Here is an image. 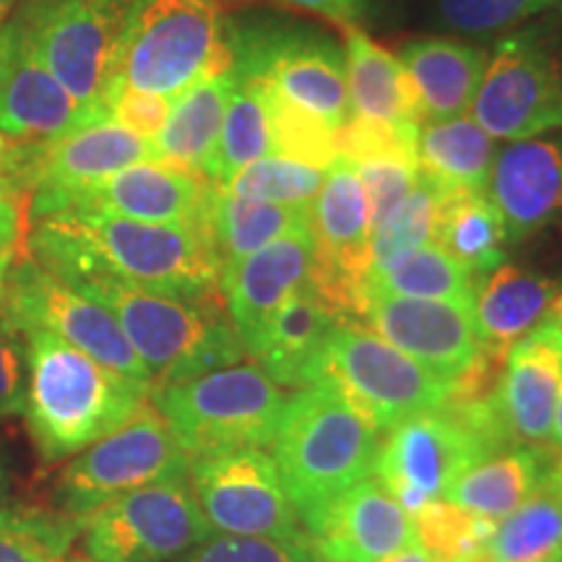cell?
Masks as SVG:
<instances>
[{
    "label": "cell",
    "mask_w": 562,
    "mask_h": 562,
    "mask_svg": "<svg viewBox=\"0 0 562 562\" xmlns=\"http://www.w3.org/2000/svg\"><path fill=\"white\" fill-rule=\"evenodd\" d=\"M547 451L552 456L562 453V385H560V396H558V406H554V419H552V432H550V442H547Z\"/></svg>",
    "instance_id": "49"
},
{
    "label": "cell",
    "mask_w": 562,
    "mask_h": 562,
    "mask_svg": "<svg viewBox=\"0 0 562 562\" xmlns=\"http://www.w3.org/2000/svg\"><path fill=\"white\" fill-rule=\"evenodd\" d=\"M235 68L261 81L284 110L339 133L351 121L347 58L339 42L313 26L277 19L232 26Z\"/></svg>",
    "instance_id": "6"
},
{
    "label": "cell",
    "mask_w": 562,
    "mask_h": 562,
    "mask_svg": "<svg viewBox=\"0 0 562 562\" xmlns=\"http://www.w3.org/2000/svg\"><path fill=\"white\" fill-rule=\"evenodd\" d=\"M435 243L480 281L505 263V252L510 248L501 216L482 191H453L446 195Z\"/></svg>",
    "instance_id": "34"
},
{
    "label": "cell",
    "mask_w": 562,
    "mask_h": 562,
    "mask_svg": "<svg viewBox=\"0 0 562 562\" xmlns=\"http://www.w3.org/2000/svg\"><path fill=\"white\" fill-rule=\"evenodd\" d=\"M326 170L311 161L297 157H284V154H273V157L258 159L235 175V178L224 182V191L243 195V199L281 203V206L294 209H311L315 195H318Z\"/></svg>",
    "instance_id": "39"
},
{
    "label": "cell",
    "mask_w": 562,
    "mask_h": 562,
    "mask_svg": "<svg viewBox=\"0 0 562 562\" xmlns=\"http://www.w3.org/2000/svg\"><path fill=\"white\" fill-rule=\"evenodd\" d=\"M154 404L188 459L271 448L286 396L261 364H229L154 389Z\"/></svg>",
    "instance_id": "7"
},
{
    "label": "cell",
    "mask_w": 562,
    "mask_h": 562,
    "mask_svg": "<svg viewBox=\"0 0 562 562\" xmlns=\"http://www.w3.org/2000/svg\"><path fill=\"white\" fill-rule=\"evenodd\" d=\"M26 252L60 279L104 273L172 297L222 294L220 256L211 232L201 227L66 209L30 222Z\"/></svg>",
    "instance_id": "1"
},
{
    "label": "cell",
    "mask_w": 562,
    "mask_h": 562,
    "mask_svg": "<svg viewBox=\"0 0 562 562\" xmlns=\"http://www.w3.org/2000/svg\"><path fill=\"white\" fill-rule=\"evenodd\" d=\"M40 60L16 21L0 32V133L13 144H45L94 121Z\"/></svg>",
    "instance_id": "20"
},
{
    "label": "cell",
    "mask_w": 562,
    "mask_h": 562,
    "mask_svg": "<svg viewBox=\"0 0 562 562\" xmlns=\"http://www.w3.org/2000/svg\"><path fill=\"white\" fill-rule=\"evenodd\" d=\"M552 453L539 446H513L474 463L446 492V501L501 524L542 487Z\"/></svg>",
    "instance_id": "29"
},
{
    "label": "cell",
    "mask_w": 562,
    "mask_h": 562,
    "mask_svg": "<svg viewBox=\"0 0 562 562\" xmlns=\"http://www.w3.org/2000/svg\"><path fill=\"white\" fill-rule=\"evenodd\" d=\"M149 159H154L149 138L102 115L45 144H16L9 188L30 199V216L45 203Z\"/></svg>",
    "instance_id": "15"
},
{
    "label": "cell",
    "mask_w": 562,
    "mask_h": 562,
    "mask_svg": "<svg viewBox=\"0 0 562 562\" xmlns=\"http://www.w3.org/2000/svg\"><path fill=\"white\" fill-rule=\"evenodd\" d=\"M476 290H480V279L461 261H456L451 252L442 250L438 243L422 245L383 269L370 271L364 281V294L442 300L472 307V311Z\"/></svg>",
    "instance_id": "33"
},
{
    "label": "cell",
    "mask_w": 562,
    "mask_h": 562,
    "mask_svg": "<svg viewBox=\"0 0 562 562\" xmlns=\"http://www.w3.org/2000/svg\"><path fill=\"white\" fill-rule=\"evenodd\" d=\"M26 209H30L26 195L0 186V250L19 248V240L24 237L26 224H30Z\"/></svg>",
    "instance_id": "45"
},
{
    "label": "cell",
    "mask_w": 562,
    "mask_h": 562,
    "mask_svg": "<svg viewBox=\"0 0 562 562\" xmlns=\"http://www.w3.org/2000/svg\"><path fill=\"white\" fill-rule=\"evenodd\" d=\"M484 195L501 216L508 245L542 232L562 214V131L508 140L497 149Z\"/></svg>",
    "instance_id": "23"
},
{
    "label": "cell",
    "mask_w": 562,
    "mask_h": 562,
    "mask_svg": "<svg viewBox=\"0 0 562 562\" xmlns=\"http://www.w3.org/2000/svg\"><path fill=\"white\" fill-rule=\"evenodd\" d=\"M140 0H19L13 21L81 108L104 112L112 68Z\"/></svg>",
    "instance_id": "10"
},
{
    "label": "cell",
    "mask_w": 562,
    "mask_h": 562,
    "mask_svg": "<svg viewBox=\"0 0 562 562\" xmlns=\"http://www.w3.org/2000/svg\"><path fill=\"white\" fill-rule=\"evenodd\" d=\"M180 562H321L311 542L261 537H209Z\"/></svg>",
    "instance_id": "42"
},
{
    "label": "cell",
    "mask_w": 562,
    "mask_h": 562,
    "mask_svg": "<svg viewBox=\"0 0 562 562\" xmlns=\"http://www.w3.org/2000/svg\"><path fill=\"white\" fill-rule=\"evenodd\" d=\"M214 537L188 480L131 490L83 516L81 547L91 562H180Z\"/></svg>",
    "instance_id": "12"
},
{
    "label": "cell",
    "mask_w": 562,
    "mask_h": 562,
    "mask_svg": "<svg viewBox=\"0 0 562 562\" xmlns=\"http://www.w3.org/2000/svg\"><path fill=\"white\" fill-rule=\"evenodd\" d=\"M351 165H355L357 178H360L364 188V199H368L370 229H378L389 220L391 211L417 186V159L396 157V154H378V157L351 159Z\"/></svg>",
    "instance_id": "41"
},
{
    "label": "cell",
    "mask_w": 562,
    "mask_h": 562,
    "mask_svg": "<svg viewBox=\"0 0 562 562\" xmlns=\"http://www.w3.org/2000/svg\"><path fill=\"white\" fill-rule=\"evenodd\" d=\"M381 435L328 383L305 385L286 398L271 448L302 524L375 472Z\"/></svg>",
    "instance_id": "4"
},
{
    "label": "cell",
    "mask_w": 562,
    "mask_h": 562,
    "mask_svg": "<svg viewBox=\"0 0 562 562\" xmlns=\"http://www.w3.org/2000/svg\"><path fill=\"white\" fill-rule=\"evenodd\" d=\"M487 50L459 40L417 37L402 47V66L417 94L422 121L467 115L480 89Z\"/></svg>",
    "instance_id": "25"
},
{
    "label": "cell",
    "mask_w": 562,
    "mask_h": 562,
    "mask_svg": "<svg viewBox=\"0 0 562 562\" xmlns=\"http://www.w3.org/2000/svg\"><path fill=\"white\" fill-rule=\"evenodd\" d=\"M448 191L432 178L419 172L412 193L391 211L381 227L372 229L370 237V271L383 269L406 256V252L435 243L442 201Z\"/></svg>",
    "instance_id": "36"
},
{
    "label": "cell",
    "mask_w": 562,
    "mask_h": 562,
    "mask_svg": "<svg viewBox=\"0 0 562 562\" xmlns=\"http://www.w3.org/2000/svg\"><path fill=\"white\" fill-rule=\"evenodd\" d=\"M21 331L30 368L21 417L45 467L74 459L149 402L151 389L108 370L58 336L32 326Z\"/></svg>",
    "instance_id": "2"
},
{
    "label": "cell",
    "mask_w": 562,
    "mask_h": 562,
    "mask_svg": "<svg viewBox=\"0 0 562 562\" xmlns=\"http://www.w3.org/2000/svg\"><path fill=\"white\" fill-rule=\"evenodd\" d=\"M414 149L419 172L432 178L448 193H484L497 154L495 138L472 115L422 121Z\"/></svg>",
    "instance_id": "30"
},
{
    "label": "cell",
    "mask_w": 562,
    "mask_h": 562,
    "mask_svg": "<svg viewBox=\"0 0 562 562\" xmlns=\"http://www.w3.org/2000/svg\"><path fill=\"white\" fill-rule=\"evenodd\" d=\"M307 224H311V209L243 199L216 186L209 229L224 271Z\"/></svg>",
    "instance_id": "32"
},
{
    "label": "cell",
    "mask_w": 562,
    "mask_h": 562,
    "mask_svg": "<svg viewBox=\"0 0 562 562\" xmlns=\"http://www.w3.org/2000/svg\"><path fill=\"white\" fill-rule=\"evenodd\" d=\"M277 3L315 13V16H326L344 26V24H357V21L368 16L372 0H277Z\"/></svg>",
    "instance_id": "46"
},
{
    "label": "cell",
    "mask_w": 562,
    "mask_h": 562,
    "mask_svg": "<svg viewBox=\"0 0 562 562\" xmlns=\"http://www.w3.org/2000/svg\"><path fill=\"white\" fill-rule=\"evenodd\" d=\"M417 542L440 562H480L497 524L451 501H432L412 516Z\"/></svg>",
    "instance_id": "38"
},
{
    "label": "cell",
    "mask_w": 562,
    "mask_h": 562,
    "mask_svg": "<svg viewBox=\"0 0 562 562\" xmlns=\"http://www.w3.org/2000/svg\"><path fill=\"white\" fill-rule=\"evenodd\" d=\"M229 32L216 0H140L117 50L110 89L175 100L195 81L232 66Z\"/></svg>",
    "instance_id": "5"
},
{
    "label": "cell",
    "mask_w": 562,
    "mask_h": 562,
    "mask_svg": "<svg viewBox=\"0 0 562 562\" xmlns=\"http://www.w3.org/2000/svg\"><path fill=\"white\" fill-rule=\"evenodd\" d=\"M214 193L216 186L203 175L149 159L125 167V170L100 180L97 186L63 195V199L30 211V222L55 214V211L81 209L125 216V220L136 222L209 229Z\"/></svg>",
    "instance_id": "18"
},
{
    "label": "cell",
    "mask_w": 562,
    "mask_h": 562,
    "mask_svg": "<svg viewBox=\"0 0 562 562\" xmlns=\"http://www.w3.org/2000/svg\"><path fill=\"white\" fill-rule=\"evenodd\" d=\"M235 60L229 68L195 81L191 89L175 97L170 115L151 140L154 161L195 172L206 178V167L220 138L224 112L235 91ZM209 180V178H206Z\"/></svg>",
    "instance_id": "28"
},
{
    "label": "cell",
    "mask_w": 562,
    "mask_h": 562,
    "mask_svg": "<svg viewBox=\"0 0 562 562\" xmlns=\"http://www.w3.org/2000/svg\"><path fill=\"white\" fill-rule=\"evenodd\" d=\"M188 484L214 531L229 537L307 542L300 513L286 495L277 461L266 448H240L191 459Z\"/></svg>",
    "instance_id": "13"
},
{
    "label": "cell",
    "mask_w": 562,
    "mask_h": 562,
    "mask_svg": "<svg viewBox=\"0 0 562 562\" xmlns=\"http://www.w3.org/2000/svg\"><path fill=\"white\" fill-rule=\"evenodd\" d=\"M490 459L463 422L446 406L398 422L381 440L375 474L398 505L414 516L440 501L463 472Z\"/></svg>",
    "instance_id": "16"
},
{
    "label": "cell",
    "mask_w": 562,
    "mask_h": 562,
    "mask_svg": "<svg viewBox=\"0 0 562 562\" xmlns=\"http://www.w3.org/2000/svg\"><path fill=\"white\" fill-rule=\"evenodd\" d=\"M5 318L19 328H42L104 368L151 389L144 362L125 339L121 323L79 290L42 269L30 252L13 258L5 290Z\"/></svg>",
    "instance_id": "14"
},
{
    "label": "cell",
    "mask_w": 562,
    "mask_h": 562,
    "mask_svg": "<svg viewBox=\"0 0 562 562\" xmlns=\"http://www.w3.org/2000/svg\"><path fill=\"white\" fill-rule=\"evenodd\" d=\"M60 562H91V560L83 558V554H74V552H68L66 558H63Z\"/></svg>",
    "instance_id": "54"
},
{
    "label": "cell",
    "mask_w": 562,
    "mask_h": 562,
    "mask_svg": "<svg viewBox=\"0 0 562 562\" xmlns=\"http://www.w3.org/2000/svg\"><path fill=\"white\" fill-rule=\"evenodd\" d=\"M341 318L344 315L311 281L297 294H292L266 326L261 341L252 351L256 364H261L277 385L305 389L323 341Z\"/></svg>",
    "instance_id": "27"
},
{
    "label": "cell",
    "mask_w": 562,
    "mask_h": 562,
    "mask_svg": "<svg viewBox=\"0 0 562 562\" xmlns=\"http://www.w3.org/2000/svg\"><path fill=\"white\" fill-rule=\"evenodd\" d=\"M560 294V279L510 263L497 266L480 281L474 300V326L482 347L508 355L513 344L547 318Z\"/></svg>",
    "instance_id": "26"
},
{
    "label": "cell",
    "mask_w": 562,
    "mask_h": 562,
    "mask_svg": "<svg viewBox=\"0 0 562 562\" xmlns=\"http://www.w3.org/2000/svg\"><path fill=\"white\" fill-rule=\"evenodd\" d=\"M16 256H19L16 248L0 250V318L5 315V290H9V271H11L13 258H16Z\"/></svg>",
    "instance_id": "47"
},
{
    "label": "cell",
    "mask_w": 562,
    "mask_h": 562,
    "mask_svg": "<svg viewBox=\"0 0 562 562\" xmlns=\"http://www.w3.org/2000/svg\"><path fill=\"white\" fill-rule=\"evenodd\" d=\"M172 100L165 97L146 94V91L115 87L104 97V112L125 128L138 133V136L154 140L170 115Z\"/></svg>",
    "instance_id": "44"
},
{
    "label": "cell",
    "mask_w": 562,
    "mask_h": 562,
    "mask_svg": "<svg viewBox=\"0 0 562 562\" xmlns=\"http://www.w3.org/2000/svg\"><path fill=\"white\" fill-rule=\"evenodd\" d=\"M83 518L0 505V562H60L81 533Z\"/></svg>",
    "instance_id": "37"
},
{
    "label": "cell",
    "mask_w": 562,
    "mask_h": 562,
    "mask_svg": "<svg viewBox=\"0 0 562 562\" xmlns=\"http://www.w3.org/2000/svg\"><path fill=\"white\" fill-rule=\"evenodd\" d=\"M328 383L370 425L389 432L414 414L446 406L453 383L391 347L375 331L341 318L315 357L307 385Z\"/></svg>",
    "instance_id": "9"
},
{
    "label": "cell",
    "mask_w": 562,
    "mask_h": 562,
    "mask_svg": "<svg viewBox=\"0 0 562 562\" xmlns=\"http://www.w3.org/2000/svg\"><path fill=\"white\" fill-rule=\"evenodd\" d=\"M13 151H16V144L9 136L0 133V186L9 188L11 178V165H13Z\"/></svg>",
    "instance_id": "48"
},
{
    "label": "cell",
    "mask_w": 562,
    "mask_h": 562,
    "mask_svg": "<svg viewBox=\"0 0 562 562\" xmlns=\"http://www.w3.org/2000/svg\"><path fill=\"white\" fill-rule=\"evenodd\" d=\"M16 9H19V0H0V32L9 26V21L16 16Z\"/></svg>",
    "instance_id": "52"
},
{
    "label": "cell",
    "mask_w": 562,
    "mask_h": 562,
    "mask_svg": "<svg viewBox=\"0 0 562 562\" xmlns=\"http://www.w3.org/2000/svg\"><path fill=\"white\" fill-rule=\"evenodd\" d=\"M364 318L391 347L456 383L482 357L472 307L442 300L364 294Z\"/></svg>",
    "instance_id": "19"
},
{
    "label": "cell",
    "mask_w": 562,
    "mask_h": 562,
    "mask_svg": "<svg viewBox=\"0 0 562 562\" xmlns=\"http://www.w3.org/2000/svg\"><path fill=\"white\" fill-rule=\"evenodd\" d=\"M26 339L16 323L0 318V419L24 414L26 398Z\"/></svg>",
    "instance_id": "43"
},
{
    "label": "cell",
    "mask_w": 562,
    "mask_h": 562,
    "mask_svg": "<svg viewBox=\"0 0 562 562\" xmlns=\"http://www.w3.org/2000/svg\"><path fill=\"white\" fill-rule=\"evenodd\" d=\"M495 42L472 117L495 140L562 131V5Z\"/></svg>",
    "instance_id": "8"
},
{
    "label": "cell",
    "mask_w": 562,
    "mask_h": 562,
    "mask_svg": "<svg viewBox=\"0 0 562 562\" xmlns=\"http://www.w3.org/2000/svg\"><path fill=\"white\" fill-rule=\"evenodd\" d=\"M9 492H11V474H9V467H5L3 453H0V505L5 503Z\"/></svg>",
    "instance_id": "53"
},
{
    "label": "cell",
    "mask_w": 562,
    "mask_h": 562,
    "mask_svg": "<svg viewBox=\"0 0 562 562\" xmlns=\"http://www.w3.org/2000/svg\"><path fill=\"white\" fill-rule=\"evenodd\" d=\"M302 526L321 562H383L417 542L409 513L372 476L351 484Z\"/></svg>",
    "instance_id": "21"
},
{
    "label": "cell",
    "mask_w": 562,
    "mask_h": 562,
    "mask_svg": "<svg viewBox=\"0 0 562 562\" xmlns=\"http://www.w3.org/2000/svg\"><path fill=\"white\" fill-rule=\"evenodd\" d=\"M562 0H435L438 21L467 37H497L560 9Z\"/></svg>",
    "instance_id": "40"
},
{
    "label": "cell",
    "mask_w": 562,
    "mask_h": 562,
    "mask_svg": "<svg viewBox=\"0 0 562 562\" xmlns=\"http://www.w3.org/2000/svg\"><path fill=\"white\" fill-rule=\"evenodd\" d=\"M63 281L121 323L125 339L149 372L151 391L229 368L245 357L222 294L203 300L172 297L104 273H83Z\"/></svg>",
    "instance_id": "3"
},
{
    "label": "cell",
    "mask_w": 562,
    "mask_h": 562,
    "mask_svg": "<svg viewBox=\"0 0 562 562\" xmlns=\"http://www.w3.org/2000/svg\"><path fill=\"white\" fill-rule=\"evenodd\" d=\"M482 562H562V495L542 484L497 524Z\"/></svg>",
    "instance_id": "35"
},
{
    "label": "cell",
    "mask_w": 562,
    "mask_h": 562,
    "mask_svg": "<svg viewBox=\"0 0 562 562\" xmlns=\"http://www.w3.org/2000/svg\"><path fill=\"white\" fill-rule=\"evenodd\" d=\"M235 74V91L229 97L220 138H216L214 154L206 167V178L214 186H224L252 161L279 154L277 123H273L269 94L256 79L240 74L237 68Z\"/></svg>",
    "instance_id": "31"
},
{
    "label": "cell",
    "mask_w": 562,
    "mask_h": 562,
    "mask_svg": "<svg viewBox=\"0 0 562 562\" xmlns=\"http://www.w3.org/2000/svg\"><path fill=\"white\" fill-rule=\"evenodd\" d=\"M341 30L351 121L417 136L419 104L402 60L357 24H344Z\"/></svg>",
    "instance_id": "24"
},
{
    "label": "cell",
    "mask_w": 562,
    "mask_h": 562,
    "mask_svg": "<svg viewBox=\"0 0 562 562\" xmlns=\"http://www.w3.org/2000/svg\"><path fill=\"white\" fill-rule=\"evenodd\" d=\"M188 453L165 417L146 402L133 417L76 453L55 482V505L74 518L89 516L125 492L167 480H188Z\"/></svg>",
    "instance_id": "11"
},
{
    "label": "cell",
    "mask_w": 562,
    "mask_h": 562,
    "mask_svg": "<svg viewBox=\"0 0 562 562\" xmlns=\"http://www.w3.org/2000/svg\"><path fill=\"white\" fill-rule=\"evenodd\" d=\"M383 562H432V558H430V552L425 550V547H422L419 542H414V544L406 547V550L391 554V558L383 560Z\"/></svg>",
    "instance_id": "50"
},
{
    "label": "cell",
    "mask_w": 562,
    "mask_h": 562,
    "mask_svg": "<svg viewBox=\"0 0 562 562\" xmlns=\"http://www.w3.org/2000/svg\"><path fill=\"white\" fill-rule=\"evenodd\" d=\"M432 562H440V560H432Z\"/></svg>",
    "instance_id": "55"
},
{
    "label": "cell",
    "mask_w": 562,
    "mask_h": 562,
    "mask_svg": "<svg viewBox=\"0 0 562 562\" xmlns=\"http://www.w3.org/2000/svg\"><path fill=\"white\" fill-rule=\"evenodd\" d=\"M315 269L313 229L300 227L229 266L220 277V292L243 347L252 355L273 315L292 294L311 284Z\"/></svg>",
    "instance_id": "22"
},
{
    "label": "cell",
    "mask_w": 562,
    "mask_h": 562,
    "mask_svg": "<svg viewBox=\"0 0 562 562\" xmlns=\"http://www.w3.org/2000/svg\"><path fill=\"white\" fill-rule=\"evenodd\" d=\"M547 487H552L558 495H562V453L552 456V463H550V472H547V480H544Z\"/></svg>",
    "instance_id": "51"
},
{
    "label": "cell",
    "mask_w": 562,
    "mask_h": 562,
    "mask_svg": "<svg viewBox=\"0 0 562 562\" xmlns=\"http://www.w3.org/2000/svg\"><path fill=\"white\" fill-rule=\"evenodd\" d=\"M315 243L313 286L344 318L364 311V281L370 273V211L364 188L349 157H336L311 206Z\"/></svg>",
    "instance_id": "17"
}]
</instances>
